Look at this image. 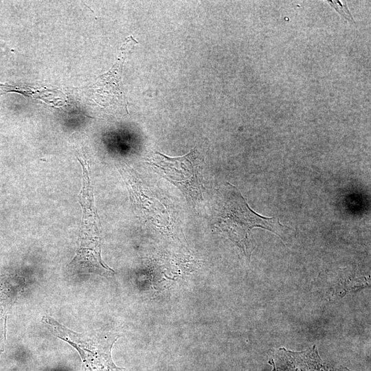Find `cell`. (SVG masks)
<instances>
[{
    "label": "cell",
    "mask_w": 371,
    "mask_h": 371,
    "mask_svg": "<svg viewBox=\"0 0 371 371\" xmlns=\"http://www.w3.org/2000/svg\"><path fill=\"white\" fill-rule=\"evenodd\" d=\"M147 163L155 172L177 186L188 199L192 201L203 199V157L196 148L177 157L155 152Z\"/></svg>",
    "instance_id": "2"
},
{
    "label": "cell",
    "mask_w": 371,
    "mask_h": 371,
    "mask_svg": "<svg viewBox=\"0 0 371 371\" xmlns=\"http://www.w3.org/2000/svg\"><path fill=\"white\" fill-rule=\"evenodd\" d=\"M137 43L131 36L128 37L121 47L120 55L115 65L107 73L100 76L94 85L95 93L102 102L108 104L113 102L124 104L125 97L121 78L122 67L128 52H131Z\"/></svg>",
    "instance_id": "3"
},
{
    "label": "cell",
    "mask_w": 371,
    "mask_h": 371,
    "mask_svg": "<svg viewBox=\"0 0 371 371\" xmlns=\"http://www.w3.org/2000/svg\"><path fill=\"white\" fill-rule=\"evenodd\" d=\"M224 202L216 227L239 246L249 258L252 251L251 231L254 227L267 229L282 238L286 226L277 217H265L253 211L238 188L227 183Z\"/></svg>",
    "instance_id": "1"
},
{
    "label": "cell",
    "mask_w": 371,
    "mask_h": 371,
    "mask_svg": "<svg viewBox=\"0 0 371 371\" xmlns=\"http://www.w3.org/2000/svg\"><path fill=\"white\" fill-rule=\"evenodd\" d=\"M330 5L338 13L343 16L346 19L351 23H354V19L351 15L346 3H344L340 1H328Z\"/></svg>",
    "instance_id": "4"
}]
</instances>
